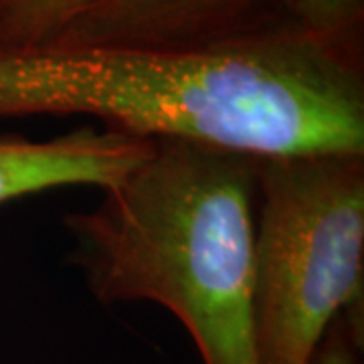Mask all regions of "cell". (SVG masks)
I'll list each match as a JSON object with an SVG mask.
<instances>
[{
    "mask_svg": "<svg viewBox=\"0 0 364 364\" xmlns=\"http://www.w3.org/2000/svg\"><path fill=\"white\" fill-rule=\"evenodd\" d=\"M100 0H0V51L47 47Z\"/></svg>",
    "mask_w": 364,
    "mask_h": 364,
    "instance_id": "cell-6",
    "label": "cell"
},
{
    "mask_svg": "<svg viewBox=\"0 0 364 364\" xmlns=\"http://www.w3.org/2000/svg\"><path fill=\"white\" fill-rule=\"evenodd\" d=\"M338 316L364 328V150L257 156V364H314Z\"/></svg>",
    "mask_w": 364,
    "mask_h": 364,
    "instance_id": "cell-3",
    "label": "cell"
},
{
    "mask_svg": "<svg viewBox=\"0 0 364 364\" xmlns=\"http://www.w3.org/2000/svg\"><path fill=\"white\" fill-rule=\"evenodd\" d=\"M255 196L257 156L154 138L95 207L63 217L67 263L105 306L152 301L174 314L203 364H257Z\"/></svg>",
    "mask_w": 364,
    "mask_h": 364,
    "instance_id": "cell-2",
    "label": "cell"
},
{
    "mask_svg": "<svg viewBox=\"0 0 364 364\" xmlns=\"http://www.w3.org/2000/svg\"><path fill=\"white\" fill-rule=\"evenodd\" d=\"M287 28L296 26L287 21L279 0H100L51 45L182 53Z\"/></svg>",
    "mask_w": 364,
    "mask_h": 364,
    "instance_id": "cell-4",
    "label": "cell"
},
{
    "mask_svg": "<svg viewBox=\"0 0 364 364\" xmlns=\"http://www.w3.org/2000/svg\"><path fill=\"white\" fill-rule=\"evenodd\" d=\"M364 328L354 326L346 316H338L326 330L314 356V364H360Z\"/></svg>",
    "mask_w": 364,
    "mask_h": 364,
    "instance_id": "cell-8",
    "label": "cell"
},
{
    "mask_svg": "<svg viewBox=\"0 0 364 364\" xmlns=\"http://www.w3.org/2000/svg\"><path fill=\"white\" fill-rule=\"evenodd\" d=\"M152 146L154 138L93 126L51 140L0 136V207L63 186L109 188L144 162Z\"/></svg>",
    "mask_w": 364,
    "mask_h": 364,
    "instance_id": "cell-5",
    "label": "cell"
},
{
    "mask_svg": "<svg viewBox=\"0 0 364 364\" xmlns=\"http://www.w3.org/2000/svg\"><path fill=\"white\" fill-rule=\"evenodd\" d=\"M279 4L298 31L360 57L358 35L364 0H279Z\"/></svg>",
    "mask_w": 364,
    "mask_h": 364,
    "instance_id": "cell-7",
    "label": "cell"
},
{
    "mask_svg": "<svg viewBox=\"0 0 364 364\" xmlns=\"http://www.w3.org/2000/svg\"><path fill=\"white\" fill-rule=\"evenodd\" d=\"M91 116L253 156L364 150L358 57L287 28L200 51H0V117Z\"/></svg>",
    "mask_w": 364,
    "mask_h": 364,
    "instance_id": "cell-1",
    "label": "cell"
}]
</instances>
